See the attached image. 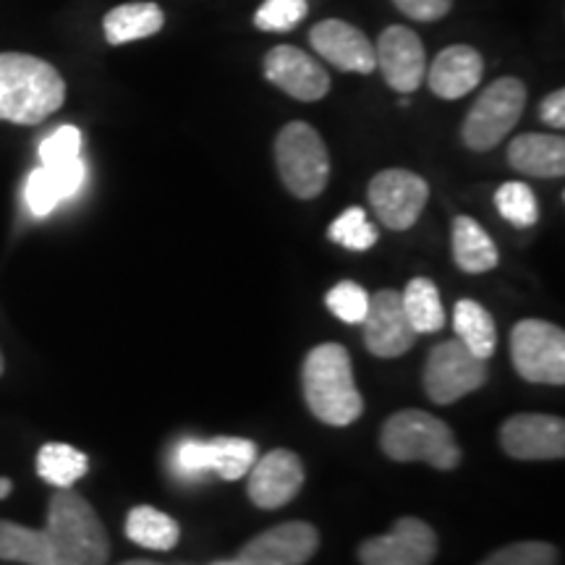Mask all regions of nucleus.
Listing matches in <instances>:
<instances>
[{"label":"nucleus","mask_w":565,"mask_h":565,"mask_svg":"<svg viewBox=\"0 0 565 565\" xmlns=\"http://www.w3.org/2000/svg\"><path fill=\"white\" fill-rule=\"evenodd\" d=\"M110 536L79 492L55 490L47 521L30 529L0 519V561L26 565H108Z\"/></svg>","instance_id":"1"},{"label":"nucleus","mask_w":565,"mask_h":565,"mask_svg":"<svg viewBox=\"0 0 565 565\" xmlns=\"http://www.w3.org/2000/svg\"><path fill=\"white\" fill-rule=\"evenodd\" d=\"M66 82L51 63L26 53H0V121L38 126L61 110Z\"/></svg>","instance_id":"2"},{"label":"nucleus","mask_w":565,"mask_h":565,"mask_svg":"<svg viewBox=\"0 0 565 565\" xmlns=\"http://www.w3.org/2000/svg\"><path fill=\"white\" fill-rule=\"evenodd\" d=\"M301 387L309 412L330 427H349L364 412L351 356L341 343H322L307 353L301 366Z\"/></svg>","instance_id":"3"},{"label":"nucleus","mask_w":565,"mask_h":565,"mask_svg":"<svg viewBox=\"0 0 565 565\" xmlns=\"http://www.w3.org/2000/svg\"><path fill=\"white\" fill-rule=\"evenodd\" d=\"M380 448L391 461H422L437 471H454L463 458L454 429L437 416L419 412V408H406V412L393 414L383 424Z\"/></svg>","instance_id":"4"},{"label":"nucleus","mask_w":565,"mask_h":565,"mask_svg":"<svg viewBox=\"0 0 565 565\" xmlns=\"http://www.w3.org/2000/svg\"><path fill=\"white\" fill-rule=\"evenodd\" d=\"M275 166L282 186L299 200H315L330 181V154L315 126L291 121L275 139Z\"/></svg>","instance_id":"5"},{"label":"nucleus","mask_w":565,"mask_h":565,"mask_svg":"<svg viewBox=\"0 0 565 565\" xmlns=\"http://www.w3.org/2000/svg\"><path fill=\"white\" fill-rule=\"evenodd\" d=\"M526 108V84L515 76L492 82L463 118V145L475 152H490L519 124Z\"/></svg>","instance_id":"6"},{"label":"nucleus","mask_w":565,"mask_h":565,"mask_svg":"<svg viewBox=\"0 0 565 565\" xmlns=\"http://www.w3.org/2000/svg\"><path fill=\"white\" fill-rule=\"evenodd\" d=\"M515 372L534 385H565V333L553 322L521 320L511 330Z\"/></svg>","instance_id":"7"},{"label":"nucleus","mask_w":565,"mask_h":565,"mask_svg":"<svg viewBox=\"0 0 565 565\" xmlns=\"http://www.w3.org/2000/svg\"><path fill=\"white\" fill-rule=\"evenodd\" d=\"M487 377V359L475 356L461 341H443L429 351L422 383L433 404L450 406L484 387Z\"/></svg>","instance_id":"8"},{"label":"nucleus","mask_w":565,"mask_h":565,"mask_svg":"<svg viewBox=\"0 0 565 565\" xmlns=\"http://www.w3.org/2000/svg\"><path fill=\"white\" fill-rule=\"evenodd\" d=\"M370 204L380 223L391 231H408L419 221L429 200V186L422 175L404 168H387L370 181Z\"/></svg>","instance_id":"9"},{"label":"nucleus","mask_w":565,"mask_h":565,"mask_svg":"<svg viewBox=\"0 0 565 565\" xmlns=\"http://www.w3.org/2000/svg\"><path fill=\"white\" fill-rule=\"evenodd\" d=\"M320 550V532L307 521H286L238 550L231 565H303Z\"/></svg>","instance_id":"10"},{"label":"nucleus","mask_w":565,"mask_h":565,"mask_svg":"<svg viewBox=\"0 0 565 565\" xmlns=\"http://www.w3.org/2000/svg\"><path fill=\"white\" fill-rule=\"evenodd\" d=\"M435 555L437 534L414 515L395 521L391 534L372 536L359 545L362 565H433Z\"/></svg>","instance_id":"11"},{"label":"nucleus","mask_w":565,"mask_h":565,"mask_svg":"<svg viewBox=\"0 0 565 565\" xmlns=\"http://www.w3.org/2000/svg\"><path fill=\"white\" fill-rule=\"evenodd\" d=\"M374 61L383 71L387 87L398 95H412L427 76V53H424L419 34L408 26L393 24L383 30L380 40L374 42Z\"/></svg>","instance_id":"12"},{"label":"nucleus","mask_w":565,"mask_h":565,"mask_svg":"<svg viewBox=\"0 0 565 565\" xmlns=\"http://www.w3.org/2000/svg\"><path fill=\"white\" fill-rule=\"evenodd\" d=\"M500 445L515 461H561L565 422L550 414H515L500 427Z\"/></svg>","instance_id":"13"},{"label":"nucleus","mask_w":565,"mask_h":565,"mask_svg":"<svg viewBox=\"0 0 565 565\" xmlns=\"http://www.w3.org/2000/svg\"><path fill=\"white\" fill-rule=\"evenodd\" d=\"M364 345L377 359H398L414 349L416 330L404 312L401 294L393 288L370 296L364 317Z\"/></svg>","instance_id":"14"},{"label":"nucleus","mask_w":565,"mask_h":565,"mask_svg":"<svg viewBox=\"0 0 565 565\" xmlns=\"http://www.w3.org/2000/svg\"><path fill=\"white\" fill-rule=\"evenodd\" d=\"M303 471L301 458L294 450L275 448L265 454L259 461H254L249 469V500L263 511H275V508L288 505L296 494L301 492Z\"/></svg>","instance_id":"15"},{"label":"nucleus","mask_w":565,"mask_h":565,"mask_svg":"<svg viewBox=\"0 0 565 565\" xmlns=\"http://www.w3.org/2000/svg\"><path fill=\"white\" fill-rule=\"evenodd\" d=\"M265 76L294 100L317 103L330 92V74L322 63L294 45H278L265 55Z\"/></svg>","instance_id":"16"},{"label":"nucleus","mask_w":565,"mask_h":565,"mask_svg":"<svg viewBox=\"0 0 565 565\" xmlns=\"http://www.w3.org/2000/svg\"><path fill=\"white\" fill-rule=\"evenodd\" d=\"M309 42L320 58L333 63L335 68L351 74H372L377 68L374 61V42L362 30L343 19H324L312 26Z\"/></svg>","instance_id":"17"},{"label":"nucleus","mask_w":565,"mask_h":565,"mask_svg":"<svg viewBox=\"0 0 565 565\" xmlns=\"http://www.w3.org/2000/svg\"><path fill=\"white\" fill-rule=\"evenodd\" d=\"M484 76V58L471 45H450L437 55L424 82L443 100H461Z\"/></svg>","instance_id":"18"},{"label":"nucleus","mask_w":565,"mask_h":565,"mask_svg":"<svg viewBox=\"0 0 565 565\" xmlns=\"http://www.w3.org/2000/svg\"><path fill=\"white\" fill-rule=\"evenodd\" d=\"M508 162L534 179H561L565 173V139L561 134H521L508 147Z\"/></svg>","instance_id":"19"},{"label":"nucleus","mask_w":565,"mask_h":565,"mask_svg":"<svg viewBox=\"0 0 565 565\" xmlns=\"http://www.w3.org/2000/svg\"><path fill=\"white\" fill-rule=\"evenodd\" d=\"M166 26V13L152 0H134V3L116 6L105 13L103 32L110 45H129V42L147 40Z\"/></svg>","instance_id":"20"},{"label":"nucleus","mask_w":565,"mask_h":565,"mask_svg":"<svg viewBox=\"0 0 565 565\" xmlns=\"http://www.w3.org/2000/svg\"><path fill=\"white\" fill-rule=\"evenodd\" d=\"M454 259L463 273L479 275L498 267V246L475 217L458 215L454 221Z\"/></svg>","instance_id":"21"},{"label":"nucleus","mask_w":565,"mask_h":565,"mask_svg":"<svg viewBox=\"0 0 565 565\" xmlns=\"http://www.w3.org/2000/svg\"><path fill=\"white\" fill-rule=\"evenodd\" d=\"M126 536L139 547L168 553V550L179 545L181 526L179 521L171 519L168 513L158 511V508L137 505L131 508L129 519H126Z\"/></svg>","instance_id":"22"},{"label":"nucleus","mask_w":565,"mask_h":565,"mask_svg":"<svg viewBox=\"0 0 565 565\" xmlns=\"http://www.w3.org/2000/svg\"><path fill=\"white\" fill-rule=\"evenodd\" d=\"M454 328L458 341L479 359H492L498 349V328L492 315L475 299H461L454 309Z\"/></svg>","instance_id":"23"},{"label":"nucleus","mask_w":565,"mask_h":565,"mask_svg":"<svg viewBox=\"0 0 565 565\" xmlns=\"http://www.w3.org/2000/svg\"><path fill=\"white\" fill-rule=\"evenodd\" d=\"M89 471V458L68 443H45L38 454V475L47 484L66 490Z\"/></svg>","instance_id":"24"},{"label":"nucleus","mask_w":565,"mask_h":565,"mask_svg":"<svg viewBox=\"0 0 565 565\" xmlns=\"http://www.w3.org/2000/svg\"><path fill=\"white\" fill-rule=\"evenodd\" d=\"M404 312L416 330V335L437 333L445 328V309L440 301V291L429 278H414L401 294Z\"/></svg>","instance_id":"25"},{"label":"nucleus","mask_w":565,"mask_h":565,"mask_svg":"<svg viewBox=\"0 0 565 565\" xmlns=\"http://www.w3.org/2000/svg\"><path fill=\"white\" fill-rule=\"evenodd\" d=\"M210 450V471L225 482H236L249 475V469L257 461V445L244 437H215L207 443Z\"/></svg>","instance_id":"26"},{"label":"nucleus","mask_w":565,"mask_h":565,"mask_svg":"<svg viewBox=\"0 0 565 565\" xmlns=\"http://www.w3.org/2000/svg\"><path fill=\"white\" fill-rule=\"evenodd\" d=\"M494 207L508 223L515 228H532L540 221V202H536L534 189L521 181H508L494 192Z\"/></svg>","instance_id":"27"},{"label":"nucleus","mask_w":565,"mask_h":565,"mask_svg":"<svg viewBox=\"0 0 565 565\" xmlns=\"http://www.w3.org/2000/svg\"><path fill=\"white\" fill-rule=\"evenodd\" d=\"M328 236L330 242L343 246V249L366 252L377 244L380 233L370 221H366V212L362 207H349L330 223Z\"/></svg>","instance_id":"28"},{"label":"nucleus","mask_w":565,"mask_h":565,"mask_svg":"<svg viewBox=\"0 0 565 565\" xmlns=\"http://www.w3.org/2000/svg\"><path fill=\"white\" fill-rule=\"evenodd\" d=\"M309 3L307 0H263L257 13H254V24L263 32H291L307 19Z\"/></svg>","instance_id":"29"},{"label":"nucleus","mask_w":565,"mask_h":565,"mask_svg":"<svg viewBox=\"0 0 565 565\" xmlns=\"http://www.w3.org/2000/svg\"><path fill=\"white\" fill-rule=\"evenodd\" d=\"M324 303H328V309L333 312L338 320L341 322H349V324H356L362 322L366 317V309H370V296L359 282L353 280H343L338 282L324 296Z\"/></svg>","instance_id":"30"},{"label":"nucleus","mask_w":565,"mask_h":565,"mask_svg":"<svg viewBox=\"0 0 565 565\" xmlns=\"http://www.w3.org/2000/svg\"><path fill=\"white\" fill-rule=\"evenodd\" d=\"M557 550L547 542H515L494 550L490 557H484L479 565H555Z\"/></svg>","instance_id":"31"},{"label":"nucleus","mask_w":565,"mask_h":565,"mask_svg":"<svg viewBox=\"0 0 565 565\" xmlns=\"http://www.w3.org/2000/svg\"><path fill=\"white\" fill-rule=\"evenodd\" d=\"M24 196H26V207L32 210L34 217L51 215V212L63 202V196L58 192V186H55L53 175L47 173V168H42V166L34 168V171L30 173V179H26Z\"/></svg>","instance_id":"32"},{"label":"nucleus","mask_w":565,"mask_h":565,"mask_svg":"<svg viewBox=\"0 0 565 565\" xmlns=\"http://www.w3.org/2000/svg\"><path fill=\"white\" fill-rule=\"evenodd\" d=\"M82 158V131L76 126H61L51 137L42 139L40 162L42 166H61V162Z\"/></svg>","instance_id":"33"},{"label":"nucleus","mask_w":565,"mask_h":565,"mask_svg":"<svg viewBox=\"0 0 565 565\" xmlns=\"http://www.w3.org/2000/svg\"><path fill=\"white\" fill-rule=\"evenodd\" d=\"M393 6L412 21H440L454 9V0H393Z\"/></svg>","instance_id":"34"},{"label":"nucleus","mask_w":565,"mask_h":565,"mask_svg":"<svg viewBox=\"0 0 565 565\" xmlns=\"http://www.w3.org/2000/svg\"><path fill=\"white\" fill-rule=\"evenodd\" d=\"M175 466H179L181 475L186 477H200L210 471V450L207 443L200 440H186L175 454Z\"/></svg>","instance_id":"35"},{"label":"nucleus","mask_w":565,"mask_h":565,"mask_svg":"<svg viewBox=\"0 0 565 565\" xmlns=\"http://www.w3.org/2000/svg\"><path fill=\"white\" fill-rule=\"evenodd\" d=\"M540 118L557 131L565 129V92L563 89L550 92L545 100H542Z\"/></svg>","instance_id":"36"},{"label":"nucleus","mask_w":565,"mask_h":565,"mask_svg":"<svg viewBox=\"0 0 565 565\" xmlns=\"http://www.w3.org/2000/svg\"><path fill=\"white\" fill-rule=\"evenodd\" d=\"M11 490H13V482H11V479L0 477V500H6V498H9Z\"/></svg>","instance_id":"37"},{"label":"nucleus","mask_w":565,"mask_h":565,"mask_svg":"<svg viewBox=\"0 0 565 565\" xmlns=\"http://www.w3.org/2000/svg\"><path fill=\"white\" fill-rule=\"evenodd\" d=\"M121 565H158V563H152V561H126Z\"/></svg>","instance_id":"38"},{"label":"nucleus","mask_w":565,"mask_h":565,"mask_svg":"<svg viewBox=\"0 0 565 565\" xmlns=\"http://www.w3.org/2000/svg\"><path fill=\"white\" fill-rule=\"evenodd\" d=\"M3 370H6V362H3V353H0V374H3Z\"/></svg>","instance_id":"39"},{"label":"nucleus","mask_w":565,"mask_h":565,"mask_svg":"<svg viewBox=\"0 0 565 565\" xmlns=\"http://www.w3.org/2000/svg\"><path fill=\"white\" fill-rule=\"evenodd\" d=\"M228 565H231V563H228Z\"/></svg>","instance_id":"40"}]
</instances>
